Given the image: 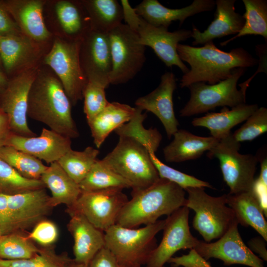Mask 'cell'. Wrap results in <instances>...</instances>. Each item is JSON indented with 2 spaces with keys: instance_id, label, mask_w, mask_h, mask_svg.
<instances>
[{
  "instance_id": "4316f807",
  "label": "cell",
  "mask_w": 267,
  "mask_h": 267,
  "mask_svg": "<svg viewBox=\"0 0 267 267\" xmlns=\"http://www.w3.org/2000/svg\"><path fill=\"white\" fill-rule=\"evenodd\" d=\"M226 203L233 210L238 224L250 226L267 241V222L253 189L236 194H226Z\"/></svg>"
},
{
  "instance_id": "f907efd6",
  "label": "cell",
  "mask_w": 267,
  "mask_h": 267,
  "mask_svg": "<svg viewBox=\"0 0 267 267\" xmlns=\"http://www.w3.org/2000/svg\"><path fill=\"white\" fill-rule=\"evenodd\" d=\"M267 159H264L261 164V173L258 179L265 185L267 186Z\"/></svg>"
},
{
  "instance_id": "484cf974",
  "label": "cell",
  "mask_w": 267,
  "mask_h": 267,
  "mask_svg": "<svg viewBox=\"0 0 267 267\" xmlns=\"http://www.w3.org/2000/svg\"><path fill=\"white\" fill-rule=\"evenodd\" d=\"M136 107L118 102H109L105 108L88 122L93 143L99 148L109 134L134 116Z\"/></svg>"
},
{
  "instance_id": "cb8c5ba5",
  "label": "cell",
  "mask_w": 267,
  "mask_h": 267,
  "mask_svg": "<svg viewBox=\"0 0 267 267\" xmlns=\"http://www.w3.org/2000/svg\"><path fill=\"white\" fill-rule=\"evenodd\" d=\"M173 140L163 149L167 162H182L195 160L209 151L219 140L212 136H200L183 129L178 130Z\"/></svg>"
},
{
  "instance_id": "6da1fadb",
  "label": "cell",
  "mask_w": 267,
  "mask_h": 267,
  "mask_svg": "<svg viewBox=\"0 0 267 267\" xmlns=\"http://www.w3.org/2000/svg\"><path fill=\"white\" fill-rule=\"evenodd\" d=\"M177 52L182 61L190 66L183 75L180 82L182 88L188 87L198 82L213 85L230 77L234 69L253 67L257 60L242 47L232 49L229 52L218 48L213 41L203 46L196 47L179 44Z\"/></svg>"
},
{
  "instance_id": "5b68a950",
  "label": "cell",
  "mask_w": 267,
  "mask_h": 267,
  "mask_svg": "<svg viewBox=\"0 0 267 267\" xmlns=\"http://www.w3.org/2000/svg\"><path fill=\"white\" fill-rule=\"evenodd\" d=\"M101 160L128 181L132 190L146 188L160 178L148 150L129 136H119L116 146Z\"/></svg>"
},
{
  "instance_id": "e0dca14e",
  "label": "cell",
  "mask_w": 267,
  "mask_h": 267,
  "mask_svg": "<svg viewBox=\"0 0 267 267\" xmlns=\"http://www.w3.org/2000/svg\"><path fill=\"white\" fill-rule=\"evenodd\" d=\"M80 59L87 81L97 83L107 89L110 85L112 69L108 33L90 29L82 40Z\"/></svg>"
},
{
  "instance_id": "ac0fdd59",
  "label": "cell",
  "mask_w": 267,
  "mask_h": 267,
  "mask_svg": "<svg viewBox=\"0 0 267 267\" xmlns=\"http://www.w3.org/2000/svg\"><path fill=\"white\" fill-rule=\"evenodd\" d=\"M176 80L172 72H167L161 77L159 86L148 94L137 98L136 107L154 114L163 124L170 138L178 130V122L174 109L173 96L176 89Z\"/></svg>"
},
{
  "instance_id": "74e56055",
  "label": "cell",
  "mask_w": 267,
  "mask_h": 267,
  "mask_svg": "<svg viewBox=\"0 0 267 267\" xmlns=\"http://www.w3.org/2000/svg\"><path fill=\"white\" fill-rule=\"evenodd\" d=\"M45 188L41 179H31L20 175L0 158V193L15 194Z\"/></svg>"
},
{
  "instance_id": "7402d4cb",
  "label": "cell",
  "mask_w": 267,
  "mask_h": 267,
  "mask_svg": "<svg viewBox=\"0 0 267 267\" xmlns=\"http://www.w3.org/2000/svg\"><path fill=\"white\" fill-rule=\"evenodd\" d=\"M0 4L13 17L24 35L36 42L49 38L50 33L44 22L42 0H14Z\"/></svg>"
},
{
  "instance_id": "f6af8a7d",
  "label": "cell",
  "mask_w": 267,
  "mask_h": 267,
  "mask_svg": "<svg viewBox=\"0 0 267 267\" xmlns=\"http://www.w3.org/2000/svg\"><path fill=\"white\" fill-rule=\"evenodd\" d=\"M89 267H124L117 260L113 254L105 246L93 257Z\"/></svg>"
},
{
  "instance_id": "ffe728a7",
  "label": "cell",
  "mask_w": 267,
  "mask_h": 267,
  "mask_svg": "<svg viewBox=\"0 0 267 267\" xmlns=\"http://www.w3.org/2000/svg\"><path fill=\"white\" fill-rule=\"evenodd\" d=\"M215 6L213 0H194L186 7L172 9L164 6L157 0H144L134 8L136 14L148 23L168 29L172 22L179 21L181 25L188 17L211 11Z\"/></svg>"
},
{
  "instance_id": "7bdbcfd3",
  "label": "cell",
  "mask_w": 267,
  "mask_h": 267,
  "mask_svg": "<svg viewBox=\"0 0 267 267\" xmlns=\"http://www.w3.org/2000/svg\"><path fill=\"white\" fill-rule=\"evenodd\" d=\"M58 230L56 225L52 222L44 219L39 222L27 237L36 242L43 247H50L57 239Z\"/></svg>"
},
{
  "instance_id": "ab89813d",
  "label": "cell",
  "mask_w": 267,
  "mask_h": 267,
  "mask_svg": "<svg viewBox=\"0 0 267 267\" xmlns=\"http://www.w3.org/2000/svg\"><path fill=\"white\" fill-rule=\"evenodd\" d=\"M149 154L160 178L173 182L184 190L188 187H197L213 189V187L208 182L200 180L165 164L156 157L155 153L149 152Z\"/></svg>"
},
{
  "instance_id": "5bb4252c",
  "label": "cell",
  "mask_w": 267,
  "mask_h": 267,
  "mask_svg": "<svg viewBox=\"0 0 267 267\" xmlns=\"http://www.w3.org/2000/svg\"><path fill=\"white\" fill-rule=\"evenodd\" d=\"M38 69H25L8 81L2 91L0 108L6 115L13 134L24 137L37 136L27 123L29 92Z\"/></svg>"
},
{
  "instance_id": "e575fe53",
  "label": "cell",
  "mask_w": 267,
  "mask_h": 267,
  "mask_svg": "<svg viewBox=\"0 0 267 267\" xmlns=\"http://www.w3.org/2000/svg\"><path fill=\"white\" fill-rule=\"evenodd\" d=\"M136 108L133 118L117 129L115 132L119 136H127L134 138L144 145L149 152L155 153L162 140V135L155 128L146 129L143 127V123L147 115L142 113L141 109Z\"/></svg>"
},
{
  "instance_id": "816d5d0a",
  "label": "cell",
  "mask_w": 267,
  "mask_h": 267,
  "mask_svg": "<svg viewBox=\"0 0 267 267\" xmlns=\"http://www.w3.org/2000/svg\"><path fill=\"white\" fill-rule=\"evenodd\" d=\"M8 83V81L5 76L0 71V91H3Z\"/></svg>"
},
{
  "instance_id": "277c9868",
  "label": "cell",
  "mask_w": 267,
  "mask_h": 267,
  "mask_svg": "<svg viewBox=\"0 0 267 267\" xmlns=\"http://www.w3.org/2000/svg\"><path fill=\"white\" fill-rule=\"evenodd\" d=\"M165 223V220H158L139 228L115 224L104 232L105 247L124 267H141L157 247L155 236Z\"/></svg>"
},
{
  "instance_id": "f35d334b",
  "label": "cell",
  "mask_w": 267,
  "mask_h": 267,
  "mask_svg": "<svg viewBox=\"0 0 267 267\" xmlns=\"http://www.w3.org/2000/svg\"><path fill=\"white\" fill-rule=\"evenodd\" d=\"M74 263L66 255H57L50 247H42L38 254L28 259L0 258V267H70Z\"/></svg>"
},
{
  "instance_id": "b9f144b4",
  "label": "cell",
  "mask_w": 267,
  "mask_h": 267,
  "mask_svg": "<svg viewBox=\"0 0 267 267\" xmlns=\"http://www.w3.org/2000/svg\"><path fill=\"white\" fill-rule=\"evenodd\" d=\"M105 88L97 83L88 81L83 89L84 112L87 122L102 111L109 103L105 95Z\"/></svg>"
},
{
  "instance_id": "11a10c76",
  "label": "cell",
  "mask_w": 267,
  "mask_h": 267,
  "mask_svg": "<svg viewBox=\"0 0 267 267\" xmlns=\"http://www.w3.org/2000/svg\"></svg>"
},
{
  "instance_id": "f1b7e54d",
  "label": "cell",
  "mask_w": 267,
  "mask_h": 267,
  "mask_svg": "<svg viewBox=\"0 0 267 267\" xmlns=\"http://www.w3.org/2000/svg\"><path fill=\"white\" fill-rule=\"evenodd\" d=\"M33 42L23 34L0 36V59L7 72L22 68L35 59L38 50Z\"/></svg>"
},
{
  "instance_id": "4fadbf2b",
  "label": "cell",
  "mask_w": 267,
  "mask_h": 267,
  "mask_svg": "<svg viewBox=\"0 0 267 267\" xmlns=\"http://www.w3.org/2000/svg\"><path fill=\"white\" fill-rule=\"evenodd\" d=\"M45 188L7 195L8 218L2 235L23 233L45 219L52 207Z\"/></svg>"
},
{
  "instance_id": "8fae6325",
  "label": "cell",
  "mask_w": 267,
  "mask_h": 267,
  "mask_svg": "<svg viewBox=\"0 0 267 267\" xmlns=\"http://www.w3.org/2000/svg\"><path fill=\"white\" fill-rule=\"evenodd\" d=\"M81 41L56 38L44 59V63L55 73L73 105L83 98L88 81L80 63Z\"/></svg>"
},
{
  "instance_id": "3957f363",
  "label": "cell",
  "mask_w": 267,
  "mask_h": 267,
  "mask_svg": "<svg viewBox=\"0 0 267 267\" xmlns=\"http://www.w3.org/2000/svg\"><path fill=\"white\" fill-rule=\"evenodd\" d=\"M131 195V199L121 209L116 222L127 228L154 223L161 216H168L185 206L186 201L185 191L182 188L160 178L146 188L132 190Z\"/></svg>"
},
{
  "instance_id": "7a4b0ae2",
  "label": "cell",
  "mask_w": 267,
  "mask_h": 267,
  "mask_svg": "<svg viewBox=\"0 0 267 267\" xmlns=\"http://www.w3.org/2000/svg\"><path fill=\"white\" fill-rule=\"evenodd\" d=\"M71 105L57 77L38 70L29 92L27 116L63 136L77 138L79 132L72 116Z\"/></svg>"
},
{
  "instance_id": "ee69618b",
  "label": "cell",
  "mask_w": 267,
  "mask_h": 267,
  "mask_svg": "<svg viewBox=\"0 0 267 267\" xmlns=\"http://www.w3.org/2000/svg\"><path fill=\"white\" fill-rule=\"evenodd\" d=\"M172 267H212L211 264L201 257L194 248L189 253L179 257H172L168 262Z\"/></svg>"
},
{
  "instance_id": "d4e9b609",
  "label": "cell",
  "mask_w": 267,
  "mask_h": 267,
  "mask_svg": "<svg viewBox=\"0 0 267 267\" xmlns=\"http://www.w3.org/2000/svg\"><path fill=\"white\" fill-rule=\"evenodd\" d=\"M259 106L257 104H243L228 109L224 107L220 112L208 113L192 121L194 127H203L209 130L211 136L220 140L231 133V130L245 121Z\"/></svg>"
},
{
  "instance_id": "9a60e30c",
  "label": "cell",
  "mask_w": 267,
  "mask_h": 267,
  "mask_svg": "<svg viewBox=\"0 0 267 267\" xmlns=\"http://www.w3.org/2000/svg\"><path fill=\"white\" fill-rule=\"evenodd\" d=\"M189 214V209L183 206L167 216L162 240L151 253L146 267H163L177 251L195 247L199 240L190 231Z\"/></svg>"
},
{
  "instance_id": "1f68e13d",
  "label": "cell",
  "mask_w": 267,
  "mask_h": 267,
  "mask_svg": "<svg viewBox=\"0 0 267 267\" xmlns=\"http://www.w3.org/2000/svg\"><path fill=\"white\" fill-rule=\"evenodd\" d=\"M245 12L243 15L245 23L239 32L220 44L225 46L229 42L247 35H260L267 39V1L243 0Z\"/></svg>"
},
{
  "instance_id": "2e32d148",
  "label": "cell",
  "mask_w": 267,
  "mask_h": 267,
  "mask_svg": "<svg viewBox=\"0 0 267 267\" xmlns=\"http://www.w3.org/2000/svg\"><path fill=\"white\" fill-rule=\"evenodd\" d=\"M235 222L227 231L214 242L199 240L194 248L204 259L222 260L224 265L239 264L250 267H265L262 259L256 255L244 243Z\"/></svg>"
},
{
  "instance_id": "9c48e42d",
  "label": "cell",
  "mask_w": 267,
  "mask_h": 267,
  "mask_svg": "<svg viewBox=\"0 0 267 267\" xmlns=\"http://www.w3.org/2000/svg\"><path fill=\"white\" fill-rule=\"evenodd\" d=\"M240 143L233 138L231 133L219 140L208 151L209 157H215L219 160L229 194L251 191L255 181L254 177L259 158L251 154L240 153Z\"/></svg>"
},
{
  "instance_id": "7c38bea8",
  "label": "cell",
  "mask_w": 267,
  "mask_h": 267,
  "mask_svg": "<svg viewBox=\"0 0 267 267\" xmlns=\"http://www.w3.org/2000/svg\"><path fill=\"white\" fill-rule=\"evenodd\" d=\"M123 189L112 188L82 191L76 202L67 207L70 215H83L97 228L105 232L116 224L117 217L128 201Z\"/></svg>"
},
{
  "instance_id": "f546056e",
  "label": "cell",
  "mask_w": 267,
  "mask_h": 267,
  "mask_svg": "<svg viewBox=\"0 0 267 267\" xmlns=\"http://www.w3.org/2000/svg\"><path fill=\"white\" fill-rule=\"evenodd\" d=\"M90 23V29L109 33L122 23L123 9L116 0H90L82 2Z\"/></svg>"
},
{
  "instance_id": "d590c367",
  "label": "cell",
  "mask_w": 267,
  "mask_h": 267,
  "mask_svg": "<svg viewBox=\"0 0 267 267\" xmlns=\"http://www.w3.org/2000/svg\"><path fill=\"white\" fill-rule=\"evenodd\" d=\"M0 158L28 179H40L47 167L38 158L9 145L0 148Z\"/></svg>"
},
{
  "instance_id": "681fc988",
  "label": "cell",
  "mask_w": 267,
  "mask_h": 267,
  "mask_svg": "<svg viewBox=\"0 0 267 267\" xmlns=\"http://www.w3.org/2000/svg\"><path fill=\"white\" fill-rule=\"evenodd\" d=\"M8 194L0 193V227L2 235L8 218Z\"/></svg>"
},
{
  "instance_id": "bcb514c9",
  "label": "cell",
  "mask_w": 267,
  "mask_h": 267,
  "mask_svg": "<svg viewBox=\"0 0 267 267\" xmlns=\"http://www.w3.org/2000/svg\"><path fill=\"white\" fill-rule=\"evenodd\" d=\"M23 34L8 12L0 3V36Z\"/></svg>"
},
{
  "instance_id": "8d00e7d4",
  "label": "cell",
  "mask_w": 267,
  "mask_h": 267,
  "mask_svg": "<svg viewBox=\"0 0 267 267\" xmlns=\"http://www.w3.org/2000/svg\"><path fill=\"white\" fill-rule=\"evenodd\" d=\"M41 250L22 233L2 235L0 238V258L5 260L28 259Z\"/></svg>"
},
{
  "instance_id": "60d3db41",
  "label": "cell",
  "mask_w": 267,
  "mask_h": 267,
  "mask_svg": "<svg viewBox=\"0 0 267 267\" xmlns=\"http://www.w3.org/2000/svg\"><path fill=\"white\" fill-rule=\"evenodd\" d=\"M238 130L232 133L238 142L252 141L267 131V109L259 107Z\"/></svg>"
},
{
  "instance_id": "d6986e66",
  "label": "cell",
  "mask_w": 267,
  "mask_h": 267,
  "mask_svg": "<svg viewBox=\"0 0 267 267\" xmlns=\"http://www.w3.org/2000/svg\"><path fill=\"white\" fill-rule=\"evenodd\" d=\"M6 145L27 153L47 164L57 162L71 149V139L43 128L40 136L24 137L12 134Z\"/></svg>"
},
{
  "instance_id": "4dcf8cb0",
  "label": "cell",
  "mask_w": 267,
  "mask_h": 267,
  "mask_svg": "<svg viewBox=\"0 0 267 267\" xmlns=\"http://www.w3.org/2000/svg\"><path fill=\"white\" fill-rule=\"evenodd\" d=\"M82 4V2L61 0L55 5L56 15L63 31L75 40H82L90 29V20L85 17Z\"/></svg>"
},
{
  "instance_id": "9f6ffc18",
  "label": "cell",
  "mask_w": 267,
  "mask_h": 267,
  "mask_svg": "<svg viewBox=\"0 0 267 267\" xmlns=\"http://www.w3.org/2000/svg\"></svg>"
},
{
  "instance_id": "7dc6e473",
  "label": "cell",
  "mask_w": 267,
  "mask_h": 267,
  "mask_svg": "<svg viewBox=\"0 0 267 267\" xmlns=\"http://www.w3.org/2000/svg\"><path fill=\"white\" fill-rule=\"evenodd\" d=\"M12 134L7 117L0 108V148L6 145L8 139Z\"/></svg>"
},
{
  "instance_id": "8992f818",
  "label": "cell",
  "mask_w": 267,
  "mask_h": 267,
  "mask_svg": "<svg viewBox=\"0 0 267 267\" xmlns=\"http://www.w3.org/2000/svg\"><path fill=\"white\" fill-rule=\"evenodd\" d=\"M121 4L124 20L136 33L140 43L151 47L167 67L176 66L183 74L187 73L189 69L179 58L177 46L179 42L191 38V30L180 29L169 32L167 28L155 26L145 21L136 14L128 0H122Z\"/></svg>"
},
{
  "instance_id": "ba28073f",
  "label": "cell",
  "mask_w": 267,
  "mask_h": 267,
  "mask_svg": "<svg viewBox=\"0 0 267 267\" xmlns=\"http://www.w3.org/2000/svg\"><path fill=\"white\" fill-rule=\"evenodd\" d=\"M247 68L234 69L231 76L215 84L198 82L190 85L189 100L180 110V116L187 117L207 112L217 107L231 108L246 103V90L238 89L237 83Z\"/></svg>"
},
{
  "instance_id": "603a6c76",
  "label": "cell",
  "mask_w": 267,
  "mask_h": 267,
  "mask_svg": "<svg viewBox=\"0 0 267 267\" xmlns=\"http://www.w3.org/2000/svg\"><path fill=\"white\" fill-rule=\"evenodd\" d=\"M235 0H217L214 20L207 28L201 32L192 26L191 38L193 45L204 44L213 40L238 34L243 27L245 20L235 12Z\"/></svg>"
},
{
  "instance_id": "836d02e7",
  "label": "cell",
  "mask_w": 267,
  "mask_h": 267,
  "mask_svg": "<svg viewBox=\"0 0 267 267\" xmlns=\"http://www.w3.org/2000/svg\"><path fill=\"white\" fill-rule=\"evenodd\" d=\"M99 153L97 149L91 146L81 151L71 149L57 162L66 174L79 184L89 172Z\"/></svg>"
},
{
  "instance_id": "c3c4849f",
  "label": "cell",
  "mask_w": 267,
  "mask_h": 267,
  "mask_svg": "<svg viewBox=\"0 0 267 267\" xmlns=\"http://www.w3.org/2000/svg\"><path fill=\"white\" fill-rule=\"evenodd\" d=\"M266 241L262 237H255L248 242L249 249L253 252L257 253L262 260L267 261V251L266 249Z\"/></svg>"
},
{
  "instance_id": "d6a6232c",
  "label": "cell",
  "mask_w": 267,
  "mask_h": 267,
  "mask_svg": "<svg viewBox=\"0 0 267 267\" xmlns=\"http://www.w3.org/2000/svg\"><path fill=\"white\" fill-rule=\"evenodd\" d=\"M82 191L112 188H131L130 183L97 159L85 178L79 184Z\"/></svg>"
},
{
  "instance_id": "db71d44e",
  "label": "cell",
  "mask_w": 267,
  "mask_h": 267,
  "mask_svg": "<svg viewBox=\"0 0 267 267\" xmlns=\"http://www.w3.org/2000/svg\"><path fill=\"white\" fill-rule=\"evenodd\" d=\"M1 235H2V234H1V229H0V238L1 236Z\"/></svg>"
},
{
  "instance_id": "44dd1931",
  "label": "cell",
  "mask_w": 267,
  "mask_h": 267,
  "mask_svg": "<svg viewBox=\"0 0 267 267\" xmlns=\"http://www.w3.org/2000/svg\"><path fill=\"white\" fill-rule=\"evenodd\" d=\"M67 228L74 239V261L88 266L96 254L105 246L104 232L97 228L83 215H70Z\"/></svg>"
},
{
  "instance_id": "83f0119b",
  "label": "cell",
  "mask_w": 267,
  "mask_h": 267,
  "mask_svg": "<svg viewBox=\"0 0 267 267\" xmlns=\"http://www.w3.org/2000/svg\"><path fill=\"white\" fill-rule=\"evenodd\" d=\"M40 179L50 191V202L52 208L61 204L71 207L82 192L79 184L66 174L57 162L47 166Z\"/></svg>"
},
{
  "instance_id": "52a82bcc",
  "label": "cell",
  "mask_w": 267,
  "mask_h": 267,
  "mask_svg": "<svg viewBox=\"0 0 267 267\" xmlns=\"http://www.w3.org/2000/svg\"><path fill=\"white\" fill-rule=\"evenodd\" d=\"M185 206L193 210L195 215L192 225L210 242L221 237L237 221L233 210L226 203V194L214 197L208 194L203 187H188Z\"/></svg>"
},
{
  "instance_id": "30bf717a",
  "label": "cell",
  "mask_w": 267,
  "mask_h": 267,
  "mask_svg": "<svg viewBox=\"0 0 267 267\" xmlns=\"http://www.w3.org/2000/svg\"><path fill=\"white\" fill-rule=\"evenodd\" d=\"M112 69L110 85L124 84L133 79L145 62V46L136 33L122 23L108 33Z\"/></svg>"
},
{
  "instance_id": "f5cc1de1",
  "label": "cell",
  "mask_w": 267,
  "mask_h": 267,
  "mask_svg": "<svg viewBox=\"0 0 267 267\" xmlns=\"http://www.w3.org/2000/svg\"><path fill=\"white\" fill-rule=\"evenodd\" d=\"M70 267H89L86 265L78 264L74 263Z\"/></svg>"
}]
</instances>
